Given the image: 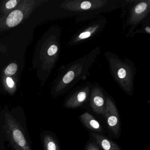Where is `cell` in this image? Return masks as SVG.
Returning a JSON list of instances; mask_svg holds the SVG:
<instances>
[{
	"instance_id": "obj_1",
	"label": "cell",
	"mask_w": 150,
	"mask_h": 150,
	"mask_svg": "<svg viewBox=\"0 0 150 150\" xmlns=\"http://www.w3.org/2000/svg\"><path fill=\"white\" fill-rule=\"evenodd\" d=\"M5 128L10 143L16 150H31L20 125L8 114L5 115Z\"/></svg>"
},
{
	"instance_id": "obj_2",
	"label": "cell",
	"mask_w": 150,
	"mask_h": 150,
	"mask_svg": "<svg viewBox=\"0 0 150 150\" xmlns=\"http://www.w3.org/2000/svg\"><path fill=\"white\" fill-rule=\"evenodd\" d=\"M104 116L110 131L116 136L120 133V122L118 111L115 103L109 98L105 103Z\"/></svg>"
},
{
	"instance_id": "obj_3",
	"label": "cell",
	"mask_w": 150,
	"mask_h": 150,
	"mask_svg": "<svg viewBox=\"0 0 150 150\" xmlns=\"http://www.w3.org/2000/svg\"><path fill=\"white\" fill-rule=\"evenodd\" d=\"M90 106L93 111L98 115H104L105 103L104 96L101 90L96 88L91 94Z\"/></svg>"
},
{
	"instance_id": "obj_4",
	"label": "cell",
	"mask_w": 150,
	"mask_h": 150,
	"mask_svg": "<svg viewBox=\"0 0 150 150\" xmlns=\"http://www.w3.org/2000/svg\"><path fill=\"white\" fill-rule=\"evenodd\" d=\"M89 93L88 88H84L71 96L65 103L68 108H76L81 106L86 100Z\"/></svg>"
},
{
	"instance_id": "obj_5",
	"label": "cell",
	"mask_w": 150,
	"mask_h": 150,
	"mask_svg": "<svg viewBox=\"0 0 150 150\" xmlns=\"http://www.w3.org/2000/svg\"><path fill=\"white\" fill-rule=\"evenodd\" d=\"M91 136L103 150H122L117 144L101 134L92 132Z\"/></svg>"
},
{
	"instance_id": "obj_6",
	"label": "cell",
	"mask_w": 150,
	"mask_h": 150,
	"mask_svg": "<svg viewBox=\"0 0 150 150\" xmlns=\"http://www.w3.org/2000/svg\"><path fill=\"white\" fill-rule=\"evenodd\" d=\"M80 119L82 123L89 129L100 132L102 128L98 121L88 112H85L80 116Z\"/></svg>"
},
{
	"instance_id": "obj_7",
	"label": "cell",
	"mask_w": 150,
	"mask_h": 150,
	"mask_svg": "<svg viewBox=\"0 0 150 150\" xmlns=\"http://www.w3.org/2000/svg\"><path fill=\"white\" fill-rule=\"evenodd\" d=\"M23 18V14L20 10L13 11L9 14L6 20L7 25L10 28L15 27L19 24Z\"/></svg>"
},
{
	"instance_id": "obj_8",
	"label": "cell",
	"mask_w": 150,
	"mask_h": 150,
	"mask_svg": "<svg viewBox=\"0 0 150 150\" xmlns=\"http://www.w3.org/2000/svg\"><path fill=\"white\" fill-rule=\"evenodd\" d=\"M43 144L45 150H60L57 142L50 134L44 136Z\"/></svg>"
},
{
	"instance_id": "obj_9",
	"label": "cell",
	"mask_w": 150,
	"mask_h": 150,
	"mask_svg": "<svg viewBox=\"0 0 150 150\" xmlns=\"http://www.w3.org/2000/svg\"><path fill=\"white\" fill-rule=\"evenodd\" d=\"M147 8V4L146 2H143L138 4L134 9L135 13L137 15L141 14L144 13Z\"/></svg>"
},
{
	"instance_id": "obj_10",
	"label": "cell",
	"mask_w": 150,
	"mask_h": 150,
	"mask_svg": "<svg viewBox=\"0 0 150 150\" xmlns=\"http://www.w3.org/2000/svg\"><path fill=\"white\" fill-rule=\"evenodd\" d=\"M18 69L17 64L14 63L10 64L5 70V73L7 76H11L14 74Z\"/></svg>"
},
{
	"instance_id": "obj_11",
	"label": "cell",
	"mask_w": 150,
	"mask_h": 150,
	"mask_svg": "<svg viewBox=\"0 0 150 150\" xmlns=\"http://www.w3.org/2000/svg\"><path fill=\"white\" fill-rule=\"evenodd\" d=\"M96 29V28H94V29H91V30H88L86 31H84V32H82L79 35L78 38V40H83L90 37L92 34L93 33L94 31H95Z\"/></svg>"
},
{
	"instance_id": "obj_12",
	"label": "cell",
	"mask_w": 150,
	"mask_h": 150,
	"mask_svg": "<svg viewBox=\"0 0 150 150\" xmlns=\"http://www.w3.org/2000/svg\"><path fill=\"white\" fill-rule=\"evenodd\" d=\"M74 77V74L72 71L68 72L64 76L63 79L64 83L65 84H68L73 80Z\"/></svg>"
},
{
	"instance_id": "obj_13",
	"label": "cell",
	"mask_w": 150,
	"mask_h": 150,
	"mask_svg": "<svg viewBox=\"0 0 150 150\" xmlns=\"http://www.w3.org/2000/svg\"><path fill=\"white\" fill-rule=\"evenodd\" d=\"M117 76L119 77V79H124L126 77L127 75V71L123 67L119 68L117 71Z\"/></svg>"
},
{
	"instance_id": "obj_14",
	"label": "cell",
	"mask_w": 150,
	"mask_h": 150,
	"mask_svg": "<svg viewBox=\"0 0 150 150\" xmlns=\"http://www.w3.org/2000/svg\"><path fill=\"white\" fill-rule=\"evenodd\" d=\"M92 6V4L89 1H83L81 3L80 8L83 10H87L91 8Z\"/></svg>"
},
{
	"instance_id": "obj_15",
	"label": "cell",
	"mask_w": 150,
	"mask_h": 150,
	"mask_svg": "<svg viewBox=\"0 0 150 150\" xmlns=\"http://www.w3.org/2000/svg\"><path fill=\"white\" fill-rule=\"evenodd\" d=\"M85 150H100L96 144L93 142H90L86 146Z\"/></svg>"
},
{
	"instance_id": "obj_16",
	"label": "cell",
	"mask_w": 150,
	"mask_h": 150,
	"mask_svg": "<svg viewBox=\"0 0 150 150\" xmlns=\"http://www.w3.org/2000/svg\"><path fill=\"white\" fill-rule=\"evenodd\" d=\"M58 51V47L55 45H52L49 48L48 50V53L49 55L52 56L55 55Z\"/></svg>"
},
{
	"instance_id": "obj_17",
	"label": "cell",
	"mask_w": 150,
	"mask_h": 150,
	"mask_svg": "<svg viewBox=\"0 0 150 150\" xmlns=\"http://www.w3.org/2000/svg\"><path fill=\"white\" fill-rule=\"evenodd\" d=\"M17 1L16 0H11L8 1L6 4V7L8 9L13 8L16 6Z\"/></svg>"
},
{
	"instance_id": "obj_18",
	"label": "cell",
	"mask_w": 150,
	"mask_h": 150,
	"mask_svg": "<svg viewBox=\"0 0 150 150\" xmlns=\"http://www.w3.org/2000/svg\"><path fill=\"white\" fill-rule=\"evenodd\" d=\"M7 84L8 86L10 88H12L14 86V82L11 78H7L6 79Z\"/></svg>"
}]
</instances>
